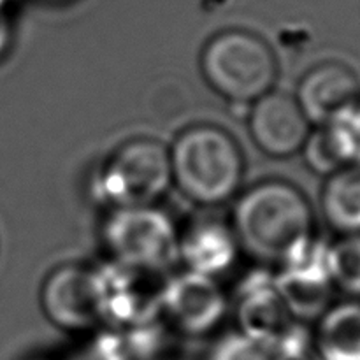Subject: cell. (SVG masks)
Returning <instances> with one entry per match:
<instances>
[{
	"label": "cell",
	"instance_id": "obj_3",
	"mask_svg": "<svg viewBox=\"0 0 360 360\" xmlns=\"http://www.w3.org/2000/svg\"><path fill=\"white\" fill-rule=\"evenodd\" d=\"M200 72L220 97L234 104H253L274 90L278 60L260 35L229 28L204 44Z\"/></svg>",
	"mask_w": 360,
	"mask_h": 360
},
{
	"label": "cell",
	"instance_id": "obj_7",
	"mask_svg": "<svg viewBox=\"0 0 360 360\" xmlns=\"http://www.w3.org/2000/svg\"><path fill=\"white\" fill-rule=\"evenodd\" d=\"M294 97L311 127L338 125L360 108V77L347 63L329 60L301 77Z\"/></svg>",
	"mask_w": 360,
	"mask_h": 360
},
{
	"label": "cell",
	"instance_id": "obj_6",
	"mask_svg": "<svg viewBox=\"0 0 360 360\" xmlns=\"http://www.w3.org/2000/svg\"><path fill=\"white\" fill-rule=\"evenodd\" d=\"M41 306L46 319L60 329H91L104 320L98 274L79 266L58 267L42 283Z\"/></svg>",
	"mask_w": 360,
	"mask_h": 360
},
{
	"label": "cell",
	"instance_id": "obj_2",
	"mask_svg": "<svg viewBox=\"0 0 360 360\" xmlns=\"http://www.w3.org/2000/svg\"><path fill=\"white\" fill-rule=\"evenodd\" d=\"M172 185L199 206H220L241 186L245 158L238 143L220 127L183 130L169 148Z\"/></svg>",
	"mask_w": 360,
	"mask_h": 360
},
{
	"label": "cell",
	"instance_id": "obj_12",
	"mask_svg": "<svg viewBox=\"0 0 360 360\" xmlns=\"http://www.w3.org/2000/svg\"><path fill=\"white\" fill-rule=\"evenodd\" d=\"M315 348L322 360H360V301L334 304L320 316Z\"/></svg>",
	"mask_w": 360,
	"mask_h": 360
},
{
	"label": "cell",
	"instance_id": "obj_16",
	"mask_svg": "<svg viewBox=\"0 0 360 360\" xmlns=\"http://www.w3.org/2000/svg\"><path fill=\"white\" fill-rule=\"evenodd\" d=\"M327 269L334 288L360 301V234L341 236L327 250Z\"/></svg>",
	"mask_w": 360,
	"mask_h": 360
},
{
	"label": "cell",
	"instance_id": "obj_5",
	"mask_svg": "<svg viewBox=\"0 0 360 360\" xmlns=\"http://www.w3.org/2000/svg\"><path fill=\"white\" fill-rule=\"evenodd\" d=\"M102 241L116 264L153 273L179 253L174 224L155 206L112 210L102 227Z\"/></svg>",
	"mask_w": 360,
	"mask_h": 360
},
{
	"label": "cell",
	"instance_id": "obj_11",
	"mask_svg": "<svg viewBox=\"0 0 360 360\" xmlns=\"http://www.w3.org/2000/svg\"><path fill=\"white\" fill-rule=\"evenodd\" d=\"M236 252L238 243L232 229L221 227L220 224L195 225L183 241H179V253L190 266V271L207 278L229 269L234 262Z\"/></svg>",
	"mask_w": 360,
	"mask_h": 360
},
{
	"label": "cell",
	"instance_id": "obj_1",
	"mask_svg": "<svg viewBox=\"0 0 360 360\" xmlns=\"http://www.w3.org/2000/svg\"><path fill=\"white\" fill-rule=\"evenodd\" d=\"M313 211L297 186L264 181L246 190L232 211V234L252 259L266 264L294 262L313 245Z\"/></svg>",
	"mask_w": 360,
	"mask_h": 360
},
{
	"label": "cell",
	"instance_id": "obj_19",
	"mask_svg": "<svg viewBox=\"0 0 360 360\" xmlns=\"http://www.w3.org/2000/svg\"><path fill=\"white\" fill-rule=\"evenodd\" d=\"M42 2H48V4H65V2H70V0H42Z\"/></svg>",
	"mask_w": 360,
	"mask_h": 360
},
{
	"label": "cell",
	"instance_id": "obj_18",
	"mask_svg": "<svg viewBox=\"0 0 360 360\" xmlns=\"http://www.w3.org/2000/svg\"><path fill=\"white\" fill-rule=\"evenodd\" d=\"M343 130L348 151H350L352 165H360V108L343 123H338Z\"/></svg>",
	"mask_w": 360,
	"mask_h": 360
},
{
	"label": "cell",
	"instance_id": "obj_15",
	"mask_svg": "<svg viewBox=\"0 0 360 360\" xmlns=\"http://www.w3.org/2000/svg\"><path fill=\"white\" fill-rule=\"evenodd\" d=\"M301 153L306 167L323 178L352 165L350 151L340 125L311 129Z\"/></svg>",
	"mask_w": 360,
	"mask_h": 360
},
{
	"label": "cell",
	"instance_id": "obj_17",
	"mask_svg": "<svg viewBox=\"0 0 360 360\" xmlns=\"http://www.w3.org/2000/svg\"><path fill=\"white\" fill-rule=\"evenodd\" d=\"M207 360H273V355L269 347L239 333L218 340Z\"/></svg>",
	"mask_w": 360,
	"mask_h": 360
},
{
	"label": "cell",
	"instance_id": "obj_9",
	"mask_svg": "<svg viewBox=\"0 0 360 360\" xmlns=\"http://www.w3.org/2000/svg\"><path fill=\"white\" fill-rule=\"evenodd\" d=\"M162 308L179 330L200 336L221 322L227 302L211 278L190 271L164 288Z\"/></svg>",
	"mask_w": 360,
	"mask_h": 360
},
{
	"label": "cell",
	"instance_id": "obj_8",
	"mask_svg": "<svg viewBox=\"0 0 360 360\" xmlns=\"http://www.w3.org/2000/svg\"><path fill=\"white\" fill-rule=\"evenodd\" d=\"M248 129L262 153L273 158H288L302 150L313 127L295 97L273 90L253 102Z\"/></svg>",
	"mask_w": 360,
	"mask_h": 360
},
{
	"label": "cell",
	"instance_id": "obj_10",
	"mask_svg": "<svg viewBox=\"0 0 360 360\" xmlns=\"http://www.w3.org/2000/svg\"><path fill=\"white\" fill-rule=\"evenodd\" d=\"M313 246L285 266L276 283L281 302L295 319H320L333 306L334 285L327 269V250L320 253Z\"/></svg>",
	"mask_w": 360,
	"mask_h": 360
},
{
	"label": "cell",
	"instance_id": "obj_4",
	"mask_svg": "<svg viewBox=\"0 0 360 360\" xmlns=\"http://www.w3.org/2000/svg\"><path fill=\"white\" fill-rule=\"evenodd\" d=\"M171 186L169 148L155 139L122 144L108 158L98 178V192L115 210L155 206Z\"/></svg>",
	"mask_w": 360,
	"mask_h": 360
},
{
	"label": "cell",
	"instance_id": "obj_14",
	"mask_svg": "<svg viewBox=\"0 0 360 360\" xmlns=\"http://www.w3.org/2000/svg\"><path fill=\"white\" fill-rule=\"evenodd\" d=\"M287 308L276 288L269 292H253L241 309L243 334L266 347H274L287 333Z\"/></svg>",
	"mask_w": 360,
	"mask_h": 360
},
{
	"label": "cell",
	"instance_id": "obj_13",
	"mask_svg": "<svg viewBox=\"0 0 360 360\" xmlns=\"http://www.w3.org/2000/svg\"><path fill=\"white\" fill-rule=\"evenodd\" d=\"M320 207L329 227L338 234H360V165H348L327 176Z\"/></svg>",
	"mask_w": 360,
	"mask_h": 360
}]
</instances>
